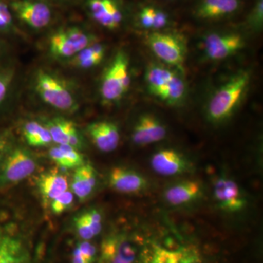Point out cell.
Instances as JSON below:
<instances>
[{
	"mask_svg": "<svg viewBox=\"0 0 263 263\" xmlns=\"http://www.w3.org/2000/svg\"><path fill=\"white\" fill-rule=\"evenodd\" d=\"M250 82V74L243 71L233 76L214 93L208 105L211 122L220 123L229 119L245 96Z\"/></svg>",
	"mask_w": 263,
	"mask_h": 263,
	"instance_id": "cell-1",
	"label": "cell"
},
{
	"mask_svg": "<svg viewBox=\"0 0 263 263\" xmlns=\"http://www.w3.org/2000/svg\"><path fill=\"white\" fill-rule=\"evenodd\" d=\"M181 251L179 263H202L200 255L195 249L186 248L181 249Z\"/></svg>",
	"mask_w": 263,
	"mask_h": 263,
	"instance_id": "cell-35",
	"label": "cell"
},
{
	"mask_svg": "<svg viewBox=\"0 0 263 263\" xmlns=\"http://www.w3.org/2000/svg\"><path fill=\"white\" fill-rule=\"evenodd\" d=\"M89 8L95 20L106 28H117L122 22V13L114 0H89Z\"/></svg>",
	"mask_w": 263,
	"mask_h": 263,
	"instance_id": "cell-17",
	"label": "cell"
},
{
	"mask_svg": "<svg viewBox=\"0 0 263 263\" xmlns=\"http://www.w3.org/2000/svg\"><path fill=\"white\" fill-rule=\"evenodd\" d=\"M73 193L69 190H66L61 195H59L51 202V210L55 214H61L72 206L73 202Z\"/></svg>",
	"mask_w": 263,
	"mask_h": 263,
	"instance_id": "cell-29",
	"label": "cell"
},
{
	"mask_svg": "<svg viewBox=\"0 0 263 263\" xmlns=\"http://www.w3.org/2000/svg\"><path fill=\"white\" fill-rule=\"evenodd\" d=\"M82 214L92 230L95 236L100 234L102 230V216L100 213L96 209H92L83 213Z\"/></svg>",
	"mask_w": 263,
	"mask_h": 263,
	"instance_id": "cell-31",
	"label": "cell"
},
{
	"mask_svg": "<svg viewBox=\"0 0 263 263\" xmlns=\"http://www.w3.org/2000/svg\"><path fill=\"white\" fill-rule=\"evenodd\" d=\"M46 127L50 132L52 141L57 144L69 145L76 149L82 146L81 136L71 121L56 118L49 121Z\"/></svg>",
	"mask_w": 263,
	"mask_h": 263,
	"instance_id": "cell-16",
	"label": "cell"
},
{
	"mask_svg": "<svg viewBox=\"0 0 263 263\" xmlns=\"http://www.w3.org/2000/svg\"><path fill=\"white\" fill-rule=\"evenodd\" d=\"M147 44L152 52L165 63L182 68L186 54L184 41L177 34L154 32L147 37Z\"/></svg>",
	"mask_w": 263,
	"mask_h": 263,
	"instance_id": "cell-4",
	"label": "cell"
},
{
	"mask_svg": "<svg viewBox=\"0 0 263 263\" xmlns=\"http://www.w3.org/2000/svg\"><path fill=\"white\" fill-rule=\"evenodd\" d=\"M37 162L29 152L15 148L8 154L0 166V186H10L35 172Z\"/></svg>",
	"mask_w": 263,
	"mask_h": 263,
	"instance_id": "cell-3",
	"label": "cell"
},
{
	"mask_svg": "<svg viewBox=\"0 0 263 263\" xmlns=\"http://www.w3.org/2000/svg\"><path fill=\"white\" fill-rule=\"evenodd\" d=\"M14 75V70L12 67L0 65V110L9 97Z\"/></svg>",
	"mask_w": 263,
	"mask_h": 263,
	"instance_id": "cell-26",
	"label": "cell"
},
{
	"mask_svg": "<svg viewBox=\"0 0 263 263\" xmlns=\"http://www.w3.org/2000/svg\"><path fill=\"white\" fill-rule=\"evenodd\" d=\"M201 186L195 181H183L173 185L164 192L166 201L172 205L189 203L200 196Z\"/></svg>",
	"mask_w": 263,
	"mask_h": 263,
	"instance_id": "cell-20",
	"label": "cell"
},
{
	"mask_svg": "<svg viewBox=\"0 0 263 263\" xmlns=\"http://www.w3.org/2000/svg\"><path fill=\"white\" fill-rule=\"evenodd\" d=\"M50 157L55 163L62 166V167H65V159L64 156L63 152L60 146L53 147L49 152Z\"/></svg>",
	"mask_w": 263,
	"mask_h": 263,
	"instance_id": "cell-37",
	"label": "cell"
},
{
	"mask_svg": "<svg viewBox=\"0 0 263 263\" xmlns=\"http://www.w3.org/2000/svg\"><path fill=\"white\" fill-rule=\"evenodd\" d=\"M76 228L77 230L78 234L84 240H89L94 238L95 235L91 230L87 221L85 219L83 214L78 216L75 220Z\"/></svg>",
	"mask_w": 263,
	"mask_h": 263,
	"instance_id": "cell-32",
	"label": "cell"
},
{
	"mask_svg": "<svg viewBox=\"0 0 263 263\" xmlns=\"http://www.w3.org/2000/svg\"><path fill=\"white\" fill-rule=\"evenodd\" d=\"M11 8L19 19L32 28H43L51 22V10L41 2L19 0L11 3Z\"/></svg>",
	"mask_w": 263,
	"mask_h": 263,
	"instance_id": "cell-9",
	"label": "cell"
},
{
	"mask_svg": "<svg viewBox=\"0 0 263 263\" xmlns=\"http://www.w3.org/2000/svg\"><path fill=\"white\" fill-rule=\"evenodd\" d=\"M6 146V139H5V136L2 133H0V157L3 155V152H5Z\"/></svg>",
	"mask_w": 263,
	"mask_h": 263,
	"instance_id": "cell-40",
	"label": "cell"
},
{
	"mask_svg": "<svg viewBox=\"0 0 263 263\" xmlns=\"http://www.w3.org/2000/svg\"><path fill=\"white\" fill-rule=\"evenodd\" d=\"M186 86L184 81L177 74L170 81L160 100L168 105H177L182 101L186 95Z\"/></svg>",
	"mask_w": 263,
	"mask_h": 263,
	"instance_id": "cell-25",
	"label": "cell"
},
{
	"mask_svg": "<svg viewBox=\"0 0 263 263\" xmlns=\"http://www.w3.org/2000/svg\"><path fill=\"white\" fill-rule=\"evenodd\" d=\"M151 165L157 174L174 176L191 171V164L179 152L174 149L159 151L152 156Z\"/></svg>",
	"mask_w": 263,
	"mask_h": 263,
	"instance_id": "cell-10",
	"label": "cell"
},
{
	"mask_svg": "<svg viewBox=\"0 0 263 263\" xmlns=\"http://www.w3.org/2000/svg\"><path fill=\"white\" fill-rule=\"evenodd\" d=\"M243 46L245 41L239 34L213 33L204 41V51L210 60H221L234 54Z\"/></svg>",
	"mask_w": 263,
	"mask_h": 263,
	"instance_id": "cell-8",
	"label": "cell"
},
{
	"mask_svg": "<svg viewBox=\"0 0 263 263\" xmlns=\"http://www.w3.org/2000/svg\"><path fill=\"white\" fill-rule=\"evenodd\" d=\"M0 263H31L24 240L8 230L0 229Z\"/></svg>",
	"mask_w": 263,
	"mask_h": 263,
	"instance_id": "cell-14",
	"label": "cell"
},
{
	"mask_svg": "<svg viewBox=\"0 0 263 263\" xmlns=\"http://www.w3.org/2000/svg\"><path fill=\"white\" fill-rule=\"evenodd\" d=\"M110 187L118 193L136 194L146 190V179L133 170L124 167H116L110 171L108 177Z\"/></svg>",
	"mask_w": 263,
	"mask_h": 263,
	"instance_id": "cell-12",
	"label": "cell"
},
{
	"mask_svg": "<svg viewBox=\"0 0 263 263\" xmlns=\"http://www.w3.org/2000/svg\"><path fill=\"white\" fill-rule=\"evenodd\" d=\"M91 39L86 32L79 28H69L55 33L50 39V51L57 57L76 56L91 44Z\"/></svg>",
	"mask_w": 263,
	"mask_h": 263,
	"instance_id": "cell-7",
	"label": "cell"
},
{
	"mask_svg": "<svg viewBox=\"0 0 263 263\" xmlns=\"http://www.w3.org/2000/svg\"><path fill=\"white\" fill-rule=\"evenodd\" d=\"M3 40H2L1 37H0V54H1L2 51H3Z\"/></svg>",
	"mask_w": 263,
	"mask_h": 263,
	"instance_id": "cell-41",
	"label": "cell"
},
{
	"mask_svg": "<svg viewBox=\"0 0 263 263\" xmlns=\"http://www.w3.org/2000/svg\"><path fill=\"white\" fill-rule=\"evenodd\" d=\"M23 134L29 146H46L53 141L48 128L37 122L27 123L23 127Z\"/></svg>",
	"mask_w": 263,
	"mask_h": 263,
	"instance_id": "cell-23",
	"label": "cell"
},
{
	"mask_svg": "<svg viewBox=\"0 0 263 263\" xmlns=\"http://www.w3.org/2000/svg\"><path fill=\"white\" fill-rule=\"evenodd\" d=\"M138 249L124 234H112L101 245L100 263H136Z\"/></svg>",
	"mask_w": 263,
	"mask_h": 263,
	"instance_id": "cell-6",
	"label": "cell"
},
{
	"mask_svg": "<svg viewBox=\"0 0 263 263\" xmlns=\"http://www.w3.org/2000/svg\"><path fill=\"white\" fill-rule=\"evenodd\" d=\"M156 9L151 7L143 8L140 14L141 24L144 28L153 29L154 22H155Z\"/></svg>",
	"mask_w": 263,
	"mask_h": 263,
	"instance_id": "cell-34",
	"label": "cell"
},
{
	"mask_svg": "<svg viewBox=\"0 0 263 263\" xmlns=\"http://www.w3.org/2000/svg\"><path fill=\"white\" fill-rule=\"evenodd\" d=\"M72 263H89L86 259H84V257L81 255L80 252H79V249H78L77 247L75 249H74L73 252H72Z\"/></svg>",
	"mask_w": 263,
	"mask_h": 263,
	"instance_id": "cell-39",
	"label": "cell"
},
{
	"mask_svg": "<svg viewBox=\"0 0 263 263\" xmlns=\"http://www.w3.org/2000/svg\"><path fill=\"white\" fill-rule=\"evenodd\" d=\"M87 133L91 141L99 150L103 152H113L119 146L120 133L114 123L98 122L89 124Z\"/></svg>",
	"mask_w": 263,
	"mask_h": 263,
	"instance_id": "cell-15",
	"label": "cell"
},
{
	"mask_svg": "<svg viewBox=\"0 0 263 263\" xmlns=\"http://www.w3.org/2000/svg\"><path fill=\"white\" fill-rule=\"evenodd\" d=\"M105 48L98 43L90 45L76 55L73 63L81 68H91L103 60Z\"/></svg>",
	"mask_w": 263,
	"mask_h": 263,
	"instance_id": "cell-24",
	"label": "cell"
},
{
	"mask_svg": "<svg viewBox=\"0 0 263 263\" xmlns=\"http://www.w3.org/2000/svg\"><path fill=\"white\" fill-rule=\"evenodd\" d=\"M37 186L43 201L48 203L67 190L68 181L65 175L51 170L40 176Z\"/></svg>",
	"mask_w": 263,
	"mask_h": 263,
	"instance_id": "cell-18",
	"label": "cell"
},
{
	"mask_svg": "<svg viewBox=\"0 0 263 263\" xmlns=\"http://www.w3.org/2000/svg\"><path fill=\"white\" fill-rule=\"evenodd\" d=\"M36 89L45 103L64 111H70L76 106L75 98L65 84L47 72H40L36 79Z\"/></svg>",
	"mask_w": 263,
	"mask_h": 263,
	"instance_id": "cell-5",
	"label": "cell"
},
{
	"mask_svg": "<svg viewBox=\"0 0 263 263\" xmlns=\"http://www.w3.org/2000/svg\"><path fill=\"white\" fill-rule=\"evenodd\" d=\"M59 146L65 156L66 168L79 167L84 164V157L76 148L69 145H60Z\"/></svg>",
	"mask_w": 263,
	"mask_h": 263,
	"instance_id": "cell-28",
	"label": "cell"
},
{
	"mask_svg": "<svg viewBox=\"0 0 263 263\" xmlns=\"http://www.w3.org/2000/svg\"><path fill=\"white\" fill-rule=\"evenodd\" d=\"M130 86L129 61L126 53L119 51L104 73L100 92L105 101H118Z\"/></svg>",
	"mask_w": 263,
	"mask_h": 263,
	"instance_id": "cell-2",
	"label": "cell"
},
{
	"mask_svg": "<svg viewBox=\"0 0 263 263\" xmlns=\"http://www.w3.org/2000/svg\"><path fill=\"white\" fill-rule=\"evenodd\" d=\"M13 27L11 10L3 0H0V33L8 32Z\"/></svg>",
	"mask_w": 263,
	"mask_h": 263,
	"instance_id": "cell-30",
	"label": "cell"
},
{
	"mask_svg": "<svg viewBox=\"0 0 263 263\" xmlns=\"http://www.w3.org/2000/svg\"><path fill=\"white\" fill-rule=\"evenodd\" d=\"M98 183L96 171L90 164H84L77 167L72 180V193L81 201L87 199L94 191Z\"/></svg>",
	"mask_w": 263,
	"mask_h": 263,
	"instance_id": "cell-19",
	"label": "cell"
},
{
	"mask_svg": "<svg viewBox=\"0 0 263 263\" xmlns=\"http://www.w3.org/2000/svg\"><path fill=\"white\" fill-rule=\"evenodd\" d=\"M262 0H259L256 5L253 14L252 15V23L254 27H260L262 24Z\"/></svg>",
	"mask_w": 263,
	"mask_h": 263,
	"instance_id": "cell-36",
	"label": "cell"
},
{
	"mask_svg": "<svg viewBox=\"0 0 263 263\" xmlns=\"http://www.w3.org/2000/svg\"><path fill=\"white\" fill-rule=\"evenodd\" d=\"M168 20H167V15L164 12L160 10H156L155 22H154L153 29H159L163 28L167 25Z\"/></svg>",
	"mask_w": 263,
	"mask_h": 263,
	"instance_id": "cell-38",
	"label": "cell"
},
{
	"mask_svg": "<svg viewBox=\"0 0 263 263\" xmlns=\"http://www.w3.org/2000/svg\"><path fill=\"white\" fill-rule=\"evenodd\" d=\"M239 5V0H202L197 13L202 18H219L235 13Z\"/></svg>",
	"mask_w": 263,
	"mask_h": 263,
	"instance_id": "cell-21",
	"label": "cell"
},
{
	"mask_svg": "<svg viewBox=\"0 0 263 263\" xmlns=\"http://www.w3.org/2000/svg\"><path fill=\"white\" fill-rule=\"evenodd\" d=\"M167 135L166 128L157 118L145 114L138 119L132 138L138 146H146L162 141Z\"/></svg>",
	"mask_w": 263,
	"mask_h": 263,
	"instance_id": "cell-13",
	"label": "cell"
},
{
	"mask_svg": "<svg viewBox=\"0 0 263 263\" xmlns=\"http://www.w3.org/2000/svg\"><path fill=\"white\" fill-rule=\"evenodd\" d=\"M78 249L89 263H94L96 259L97 250L95 247L89 240H83L77 245Z\"/></svg>",
	"mask_w": 263,
	"mask_h": 263,
	"instance_id": "cell-33",
	"label": "cell"
},
{
	"mask_svg": "<svg viewBox=\"0 0 263 263\" xmlns=\"http://www.w3.org/2000/svg\"><path fill=\"white\" fill-rule=\"evenodd\" d=\"M214 193L219 206L227 212H238L242 210L247 203L238 185L228 178L221 177L216 180L214 183Z\"/></svg>",
	"mask_w": 263,
	"mask_h": 263,
	"instance_id": "cell-11",
	"label": "cell"
},
{
	"mask_svg": "<svg viewBox=\"0 0 263 263\" xmlns=\"http://www.w3.org/2000/svg\"><path fill=\"white\" fill-rule=\"evenodd\" d=\"M176 74L163 66L151 65L146 73V82L151 94L160 99Z\"/></svg>",
	"mask_w": 263,
	"mask_h": 263,
	"instance_id": "cell-22",
	"label": "cell"
},
{
	"mask_svg": "<svg viewBox=\"0 0 263 263\" xmlns=\"http://www.w3.org/2000/svg\"><path fill=\"white\" fill-rule=\"evenodd\" d=\"M181 254V250H169L155 246L149 260L146 263H179Z\"/></svg>",
	"mask_w": 263,
	"mask_h": 263,
	"instance_id": "cell-27",
	"label": "cell"
}]
</instances>
